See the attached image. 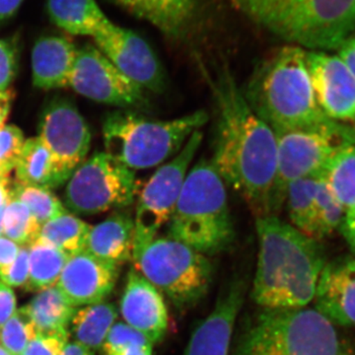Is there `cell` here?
Instances as JSON below:
<instances>
[{
    "label": "cell",
    "instance_id": "obj_1",
    "mask_svg": "<svg viewBox=\"0 0 355 355\" xmlns=\"http://www.w3.org/2000/svg\"><path fill=\"white\" fill-rule=\"evenodd\" d=\"M217 109L212 164L224 183L237 191L256 217L272 216L277 174V137L250 108L227 67L209 77Z\"/></svg>",
    "mask_w": 355,
    "mask_h": 355
},
{
    "label": "cell",
    "instance_id": "obj_2",
    "mask_svg": "<svg viewBox=\"0 0 355 355\" xmlns=\"http://www.w3.org/2000/svg\"><path fill=\"white\" fill-rule=\"evenodd\" d=\"M256 232L254 302L263 309L307 307L327 263L323 247L277 216L256 217Z\"/></svg>",
    "mask_w": 355,
    "mask_h": 355
},
{
    "label": "cell",
    "instance_id": "obj_3",
    "mask_svg": "<svg viewBox=\"0 0 355 355\" xmlns=\"http://www.w3.org/2000/svg\"><path fill=\"white\" fill-rule=\"evenodd\" d=\"M306 51L300 46H282L263 60L242 88L254 114L273 132L326 125L311 84Z\"/></svg>",
    "mask_w": 355,
    "mask_h": 355
},
{
    "label": "cell",
    "instance_id": "obj_4",
    "mask_svg": "<svg viewBox=\"0 0 355 355\" xmlns=\"http://www.w3.org/2000/svg\"><path fill=\"white\" fill-rule=\"evenodd\" d=\"M266 31L311 51L338 50L355 31V0H231Z\"/></svg>",
    "mask_w": 355,
    "mask_h": 355
},
{
    "label": "cell",
    "instance_id": "obj_5",
    "mask_svg": "<svg viewBox=\"0 0 355 355\" xmlns=\"http://www.w3.org/2000/svg\"><path fill=\"white\" fill-rule=\"evenodd\" d=\"M168 224V237L207 257L234 241L226 184L211 160L202 159L189 171Z\"/></svg>",
    "mask_w": 355,
    "mask_h": 355
},
{
    "label": "cell",
    "instance_id": "obj_6",
    "mask_svg": "<svg viewBox=\"0 0 355 355\" xmlns=\"http://www.w3.org/2000/svg\"><path fill=\"white\" fill-rule=\"evenodd\" d=\"M209 119L205 110L167 121L147 118L133 110H118L103 121L105 149L132 171L149 169L177 155Z\"/></svg>",
    "mask_w": 355,
    "mask_h": 355
},
{
    "label": "cell",
    "instance_id": "obj_7",
    "mask_svg": "<svg viewBox=\"0 0 355 355\" xmlns=\"http://www.w3.org/2000/svg\"><path fill=\"white\" fill-rule=\"evenodd\" d=\"M233 355H354L338 329L315 308L263 309Z\"/></svg>",
    "mask_w": 355,
    "mask_h": 355
},
{
    "label": "cell",
    "instance_id": "obj_8",
    "mask_svg": "<svg viewBox=\"0 0 355 355\" xmlns=\"http://www.w3.org/2000/svg\"><path fill=\"white\" fill-rule=\"evenodd\" d=\"M135 270L178 310L190 309L209 291L212 266L205 254L172 238H157L132 254Z\"/></svg>",
    "mask_w": 355,
    "mask_h": 355
},
{
    "label": "cell",
    "instance_id": "obj_9",
    "mask_svg": "<svg viewBox=\"0 0 355 355\" xmlns=\"http://www.w3.org/2000/svg\"><path fill=\"white\" fill-rule=\"evenodd\" d=\"M275 133L277 154L272 214L277 216L286 202L289 184L321 175L336 153L355 144V123L331 121L320 127Z\"/></svg>",
    "mask_w": 355,
    "mask_h": 355
},
{
    "label": "cell",
    "instance_id": "obj_10",
    "mask_svg": "<svg viewBox=\"0 0 355 355\" xmlns=\"http://www.w3.org/2000/svg\"><path fill=\"white\" fill-rule=\"evenodd\" d=\"M67 182L64 205L79 216L125 209L135 202L139 191L135 171L106 153L94 154Z\"/></svg>",
    "mask_w": 355,
    "mask_h": 355
},
{
    "label": "cell",
    "instance_id": "obj_11",
    "mask_svg": "<svg viewBox=\"0 0 355 355\" xmlns=\"http://www.w3.org/2000/svg\"><path fill=\"white\" fill-rule=\"evenodd\" d=\"M202 130L193 132L180 153L161 166L142 189L133 217L132 254L155 239L158 231L169 223L191 162L202 146Z\"/></svg>",
    "mask_w": 355,
    "mask_h": 355
},
{
    "label": "cell",
    "instance_id": "obj_12",
    "mask_svg": "<svg viewBox=\"0 0 355 355\" xmlns=\"http://www.w3.org/2000/svg\"><path fill=\"white\" fill-rule=\"evenodd\" d=\"M69 86L92 101L120 109L144 108L147 105L146 91L123 76L92 44H84L77 51Z\"/></svg>",
    "mask_w": 355,
    "mask_h": 355
},
{
    "label": "cell",
    "instance_id": "obj_13",
    "mask_svg": "<svg viewBox=\"0 0 355 355\" xmlns=\"http://www.w3.org/2000/svg\"><path fill=\"white\" fill-rule=\"evenodd\" d=\"M38 137L50 150L58 169L69 180L83 164L91 146L87 123L76 104L65 98H55L44 107Z\"/></svg>",
    "mask_w": 355,
    "mask_h": 355
},
{
    "label": "cell",
    "instance_id": "obj_14",
    "mask_svg": "<svg viewBox=\"0 0 355 355\" xmlns=\"http://www.w3.org/2000/svg\"><path fill=\"white\" fill-rule=\"evenodd\" d=\"M93 39L96 48L133 83L156 94L164 92V69L146 40L111 21Z\"/></svg>",
    "mask_w": 355,
    "mask_h": 355
},
{
    "label": "cell",
    "instance_id": "obj_15",
    "mask_svg": "<svg viewBox=\"0 0 355 355\" xmlns=\"http://www.w3.org/2000/svg\"><path fill=\"white\" fill-rule=\"evenodd\" d=\"M306 62L320 109L331 120L355 123V78L342 58L309 51Z\"/></svg>",
    "mask_w": 355,
    "mask_h": 355
},
{
    "label": "cell",
    "instance_id": "obj_16",
    "mask_svg": "<svg viewBox=\"0 0 355 355\" xmlns=\"http://www.w3.org/2000/svg\"><path fill=\"white\" fill-rule=\"evenodd\" d=\"M119 266L84 250L67 261L57 287L74 307L103 302L116 286Z\"/></svg>",
    "mask_w": 355,
    "mask_h": 355
},
{
    "label": "cell",
    "instance_id": "obj_17",
    "mask_svg": "<svg viewBox=\"0 0 355 355\" xmlns=\"http://www.w3.org/2000/svg\"><path fill=\"white\" fill-rule=\"evenodd\" d=\"M120 311L125 324L146 336L153 345L165 338L169 314L163 294L135 268L128 272Z\"/></svg>",
    "mask_w": 355,
    "mask_h": 355
},
{
    "label": "cell",
    "instance_id": "obj_18",
    "mask_svg": "<svg viewBox=\"0 0 355 355\" xmlns=\"http://www.w3.org/2000/svg\"><path fill=\"white\" fill-rule=\"evenodd\" d=\"M246 284L236 279L217 300L190 338L184 355H229L236 320L244 302Z\"/></svg>",
    "mask_w": 355,
    "mask_h": 355
},
{
    "label": "cell",
    "instance_id": "obj_19",
    "mask_svg": "<svg viewBox=\"0 0 355 355\" xmlns=\"http://www.w3.org/2000/svg\"><path fill=\"white\" fill-rule=\"evenodd\" d=\"M315 309L336 327H355V258L327 263L318 280Z\"/></svg>",
    "mask_w": 355,
    "mask_h": 355
},
{
    "label": "cell",
    "instance_id": "obj_20",
    "mask_svg": "<svg viewBox=\"0 0 355 355\" xmlns=\"http://www.w3.org/2000/svg\"><path fill=\"white\" fill-rule=\"evenodd\" d=\"M170 39L186 37L198 22L202 0H110Z\"/></svg>",
    "mask_w": 355,
    "mask_h": 355
},
{
    "label": "cell",
    "instance_id": "obj_21",
    "mask_svg": "<svg viewBox=\"0 0 355 355\" xmlns=\"http://www.w3.org/2000/svg\"><path fill=\"white\" fill-rule=\"evenodd\" d=\"M76 44L64 36L51 35L40 38L33 46V83L44 90L69 86L76 64Z\"/></svg>",
    "mask_w": 355,
    "mask_h": 355
},
{
    "label": "cell",
    "instance_id": "obj_22",
    "mask_svg": "<svg viewBox=\"0 0 355 355\" xmlns=\"http://www.w3.org/2000/svg\"><path fill=\"white\" fill-rule=\"evenodd\" d=\"M135 218L127 212H116L91 227L85 251L114 265L132 261Z\"/></svg>",
    "mask_w": 355,
    "mask_h": 355
},
{
    "label": "cell",
    "instance_id": "obj_23",
    "mask_svg": "<svg viewBox=\"0 0 355 355\" xmlns=\"http://www.w3.org/2000/svg\"><path fill=\"white\" fill-rule=\"evenodd\" d=\"M51 20L76 36L94 37L109 22L96 0H48Z\"/></svg>",
    "mask_w": 355,
    "mask_h": 355
},
{
    "label": "cell",
    "instance_id": "obj_24",
    "mask_svg": "<svg viewBox=\"0 0 355 355\" xmlns=\"http://www.w3.org/2000/svg\"><path fill=\"white\" fill-rule=\"evenodd\" d=\"M15 169L17 183L26 186L51 190L69 181V178L58 169L50 150L39 137L25 140Z\"/></svg>",
    "mask_w": 355,
    "mask_h": 355
},
{
    "label": "cell",
    "instance_id": "obj_25",
    "mask_svg": "<svg viewBox=\"0 0 355 355\" xmlns=\"http://www.w3.org/2000/svg\"><path fill=\"white\" fill-rule=\"evenodd\" d=\"M118 310L113 303L86 305L76 310L69 328L76 343L96 352L101 349L112 327L116 323Z\"/></svg>",
    "mask_w": 355,
    "mask_h": 355
},
{
    "label": "cell",
    "instance_id": "obj_26",
    "mask_svg": "<svg viewBox=\"0 0 355 355\" xmlns=\"http://www.w3.org/2000/svg\"><path fill=\"white\" fill-rule=\"evenodd\" d=\"M25 306L36 324L37 334L69 331L76 310L57 286L39 292Z\"/></svg>",
    "mask_w": 355,
    "mask_h": 355
},
{
    "label": "cell",
    "instance_id": "obj_27",
    "mask_svg": "<svg viewBox=\"0 0 355 355\" xmlns=\"http://www.w3.org/2000/svg\"><path fill=\"white\" fill-rule=\"evenodd\" d=\"M29 250V277L26 291L41 292L55 286L69 257L53 245L37 239Z\"/></svg>",
    "mask_w": 355,
    "mask_h": 355
},
{
    "label": "cell",
    "instance_id": "obj_28",
    "mask_svg": "<svg viewBox=\"0 0 355 355\" xmlns=\"http://www.w3.org/2000/svg\"><path fill=\"white\" fill-rule=\"evenodd\" d=\"M320 176L345 211L354 207L355 144L336 153Z\"/></svg>",
    "mask_w": 355,
    "mask_h": 355
},
{
    "label": "cell",
    "instance_id": "obj_29",
    "mask_svg": "<svg viewBox=\"0 0 355 355\" xmlns=\"http://www.w3.org/2000/svg\"><path fill=\"white\" fill-rule=\"evenodd\" d=\"M92 226L69 212L42 225L38 240L49 243L69 258L85 250Z\"/></svg>",
    "mask_w": 355,
    "mask_h": 355
},
{
    "label": "cell",
    "instance_id": "obj_30",
    "mask_svg": "<svg viewBox=\"0 0 355 355\" xmlns=\"http://www.w3.org/2000/svg\"><path fill=\"white\" fill-rule=\"evenodd\" d=\"M320 175L297 180L289 184L286 193L287 214L293 227L312 238L315 202Z\"/></svg>",
    "mask_w": 355,
    "mask_h": 355
},
{
    "label": "cell",
    "instance_id": "obj_31",
    "mask_svg": "<svg viewBox=\"0 0 355 355\" xmlns=\"http://www.w3.org/2000/svg\"><path fill=\"white\" fill-rule=\"evenodd\" d=\"M11 198L24 203L41 226L69 212L64 203L49 189L16 183L11 188Z\"/></svg>",
    "mask_w": 355,
    "mask_h": 355
},
{
    "label": "cell",
    "instance_id": "obj_32",
    "mask_svg": "<svg viewBox=\"0 0 355 355\" xmlns=\"http://www.w3.org/2000/svg\"><path fill=\"white\" fill-rule=\"evenodd\" d=\"M42 226L24 205L11 198L2 216V235L22 246L29 247L39 237Z\"/></svg>",
    "mask_w": 355,
    "mask_h": 355
},
{
    "label": "cell",
    "instance_id": "obj_33",
    "mask_svg": "<svg viewBox=\"0 0 355 355\" xmlns=\"http://www.w3.org/2000/svg\"><path fill=\"white\" fill-rule=\"evenodd\" d=\"M345 214V209L336 200L324 180L320 176L315 202L313 239L320 241L335 232L342 225Z\"/></svg>",
    "mask_w": 355,
    "mask_h": 355
},
{
    "label": "cell",
    "instance_id": "obj_34",
    "mask_svg": "<svg viewBox=\"0 0 355 355\" xmlns=\"http://www.w3.org/2000/svg\"><path fill=\"white\" fill-rule=\"evenodd\" d=\"M36 336V324L29 311L23 306L0 329V343L11 354L22 355Z\"/></svg>",
    "mask_w": 355,
    "mask_h": 355
},
{
    "label": "cell",
    "instance_id": "obj_35",
    "mask_svg": "<svg viewBox=\"0 0 355 355\" xmlns=\"http://www.w3.org/2000/svg\"><path fill=\"white\" fill-rule=\"evenodd\" d=\"M25 144L24 133L16 125L0 128V172L4 177L15 169Z\"/></svg>",
    "mask_w": 355,
    "mask_h": 355
},
{
    "label": "cell",
    "instance_id": "obj_36",
    "mask_svg": "<svg viewBox=\"0 0 355 355\" xmlns=\"http://www.w3.org/2000/svg\"><path fill=\"white\" fill-rule=\"evenodd\" d=\"M146 345H153V343L140 331L128 326V324L119 322L112 327L100 350L102 355H109L130 347Z\"/></svg>",
    "mask_w": 355,
    "mask_h": 355
},
{
    "label": "cell",
    "instance_id": "obj_37",
    "mask_svg": "<svg viewBox=\"0 0 355 355\" xmlns=\"http://www.w3.org/2000/svg\"><path fill=\"white\" fill-rule=\"evenodd\" d=\"M69 338V331L37 334L22 355H62Z\"/></svg>",
    "mask_w": 355,
    "mask_h": 355
},
{
    "label": "cell",
    "instance_id": "obj_38",
    "mask_svg": "<svg viewBox=\"0 0 355 355\" xmlns=\"http://www.w3.org/2000/svg\"><path fill=\"white\" fill-rule=\"evenodd\" d=\"M29 277V250L21 247L17 258L11 265L0 268V282L8 286L24 287Z\"/></svg>",
    "mask_w": 355,
    "mask_h": 355
},
{
    "label": "cell",
    "instance_id": "obj_39",
    "mask_svg": "<svg viewBox=\"0 0 355 355\" xmlns=\"http://www.w3.org/2000/svg\"><path fill=\"white\" fill-rule=\"evenodd\" d=\"M17 46L10 40L0 39V91L11 85L17 70Z\"/></svg>",
    "mask_w": 355,
    "mask_h": 355
},
{
    "label": "cell",
    "instance_id": "obj_40",
    "mask_svg": "<svg viewBox=\"0 0 355 355\" xmlns=\"http://www.w3.org/2000/svg\"><path fill=\"white\" fill-rule=\"evenodd\" d=\"M16 311L15 294L10 286L0 282V329Z\"/></svg>",
    "mask_w": 355,
    "mask_h": 355
},
{
    "label": "cell",
    "instance_id": "obj_41",
    "mask_svg": "<svg viewBox=\"0 0 355 355\" xmlns=\"http://www.w3.org/2000/svg\"><path fill=\"white\" fill-rule=\"evenodd\" d=\"M21 247L8 238L0 236V268L11 265L17 258Z\"/></svg>",
    "mask_w": 355,
    "mask_h": 355
},
{
    "label": "cell",
    "instance_id": "obj_42",
    "mask_svg": "<svg viewBox=\"0 0 355 355\" xmlns=\"http://www.w3.org/2000/svg\"><path fill=\"white\" fill-rule=\"evenodd\" d=\"M340 229L343 237L355 252V207L345 211Z\"/></svg>",
    "mask_w": 355,
    "mask_h": 355
},
{
    "label": "cell",
    "instance_id": "obj_43",
    "mask_svg": "<svg viewBox=\"0 0 355 355\" xmlns=\"http://www.w3.org/2000/svg\"><path fill=\"white\" fill-rule=\"evenodd\" d=\"M338 57L342 58L355 78V41L352 37L338 49Z\"/></svg>",
    "mask_w": 355,
    "mask_h": 355
},
{
    "label": "cell",
    "instance_id": "obj_44",
    "mask_svg": "<svg viewBox=\"0 0 355 355\" xmlns=\"http://www.w3.org/2000/svg\"><path fill=\"white\" fill-rule=\"evenodd\" d=\"M14 98H15V92L13 89L8 88L4 91H0V128L3 127L7 116L10 113Z\"/></svg>",
    "mask_w": 355,
    "mask_h": 355
},
{
    "label": "cell",
    "instance_id": "obj_45",
    "mask_svg": "<svg viewBox=\"0 0 355 355\" xmlns=\"http://www.w3.org/2000/svg\"><path fill=\"white\" fill-rule=\"evenodd\" d=\"M23 0H0V22L12 18L19 10Z\"/></svg>",
    "mask_w": 355,
    "mask_h": 355
},
{
    "label": "cell",
    "instance_id": "obj_46",
    "mask_svg": "<svg viewBox=\"0 0 355 355\" xmlns=\"http://www.w3.org/2000/svg\"><path fill=\"white\" fill-rule=\"evenodd\" d=\"M62 355H95V352L83 347L80 343H67Z\"/></svg>",
    "mask_w": 355,
    "mask_h": 355
},
{
    "label": "cell",
    "instance_id": "obj_47",
    "mask_svg": "<svg viewBox=\"0 0 355 355\" xmlns=\"http://www.w3.org/2000/svg\"><path fill=\"white\" fill-rule=\"evenodd\" d=\"M11 200V188L8 178H0V209H4Z\"/></svg>",
    "mask_w": 355,
    "mask_h": 355
},
{
    "label": "cell",
    "instance_id": "obj_48",
    "mask_svg": "<svg viewBox=\"0 0 355 355\" xmlns=\"http://www.w3.org/2000/svg\"><path fill=\"white\" fill-rule=\"evenodd\" d=\"M109 355H153V345L133 347Z\"/></svg>",
    "mask_w": 355,
    "mask_h": 355
},
{
    "label": "cell",
    "instance_id": "obj_49",
    "mask_svg": "<svg viewBox=\"0 0 355 355\" xmlns=\"http://www.w3.org/2000/svg\"><path fill=\"white\" fill-rule=\"evenodd\" d=\"M4 209H0V236L2 235V216H3Z\"/></svg>",
    "mask_w": 355,
    "mask_h": 355
},
{
    "label": "cell",
    "instance_id": "obj_50",
    "mask_svg": "<svg viewBox=\"0 0 355 355\" xmlns=\"http://www.w3.org/2000/svg\"><path fill=\"white\" fill-rule=\"evenodd\" d=\"M0 355H12L10 352H7L2 345H0Z\"/></svg>",
    "mask_w": 355,
    "mask_h": 355
},
{
    "label": "cell",
    "instance_id": "obj_51",
    "mask_svg": "<svg viewBox=\"0 0 355 355\" xmlns=\"http://www.w3.org/2000/svg\"><path fill=\"white\" fill-rule=\"evenodd\" d=\"M0 178H7V177H4L3 175H2V173L0 172Z\"/></svg>",
    "mask_w": 355,
    "mask_h": 355
},
{
    "label": "cell",
    "instance_id": "obj_52",
    "mask_svg": "<svg viewBox=\"0 0 355 355\" xmlns=\"http://www.w3.org/2000/svg\"><path fill=\"white\" fill-rule=\"evenodd\" d=\"M352 38L355 41V34L354 35H352Z\"/></svg>",
    "mask_w": 355,
    "mask_h": 355
}]
</instances>
